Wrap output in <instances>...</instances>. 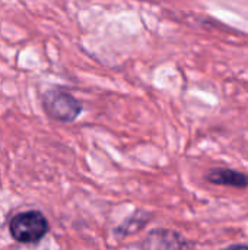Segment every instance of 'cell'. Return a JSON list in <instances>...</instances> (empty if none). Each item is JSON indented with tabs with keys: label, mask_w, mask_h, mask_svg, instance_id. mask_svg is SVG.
<instances>
[{
	"label": "cell",
	"mask_w": 248,
	"mask_h": 250,
	"mask_svg": "<svg viewBox=\"0 0 248 250\" xmlns=\"http://www.w3.org/2000/svg\"><path fill=\"white\" fill-rule=\"evenodd\" d=\"M206 180L218 185V186H228V188H237V189H246L248 188V174L232 170V168H212L206 173Z\"/></svg>",
	"instance_id": "obj_4"
},
{
	"label": "cell",
	"mask_w": 248,
	"mask_h": 250,
	"mask_svg": "<svg viewBox=\"0 0 248 250\" xmlns=\"http://www.w3.org/2000/svg\"><path fill=\"white\" fill-rule=\"evenodd\" d=\"M9 233L19 243H38L48 233V221L39 211H25L9 221Z\"/></svg>",
	"instance_id": "obj_1"
},
{
	"label": "cell",
	"mask_w": 248,
	"mask_h": 250,
	"mask_svg": "<svg viewBox=\"0 0 248 250\" xmlns=\"http://www.w3.org/2000/svg\"><path fill=\"white\" fill-rule=\"evenodd\" d=\"M140 250H189V243L172 230H153L143 240Z\"/></svg>",
	"instance_id": "obj_3"
},
{
	"label": "cell",
	"mask_w": 248,
	"mask_h": 250,
	"mask_svg": "<svg viewBox=\"0 0 248 250\" xmlns=\"http://www.w3.org/2000/svg\"><path fill=\"white\" fill-rule=\"evenodd\" d=\"M42 107L51 119L63 123L75 122L83 110L79 100L60 88H51L42 94Z\"/></svg>",
	"instance_id": "obj_2"
},
{
	"label": "cell",
	"mask_w": 248,
	"mask_h": 250,
	"mask_svg": "<svg viewBox=\"0 0 248 250\" xmlns=\"http://www.w3.org/2000/svg\"><path fill=\"white\" fill-rule=\"evenodd\" d=\"M148 220H149V217H140L139 214H134V215H132L130 218H127L118 229H117V234H120V236H129V234H133V233H136L143 224H146L148 223Z\"/></svg>",
	"instance_id": "obj_5"
},
{
	"label": "cell",
	"mask_w": 248,
	"mask_h": 250,
	"mask_svg": "<svg viewBox=\"0 0 248 250\" xmlns=\"http://www.w3.org/2000/svg\"><path fill=\"white\" fill-rule=\"evenodd\" d=\"M221 250H248L247 245H232V246H228V248H224Z\"/></svg>",
	"instance_id": "obj_6"
}]
</instances>
